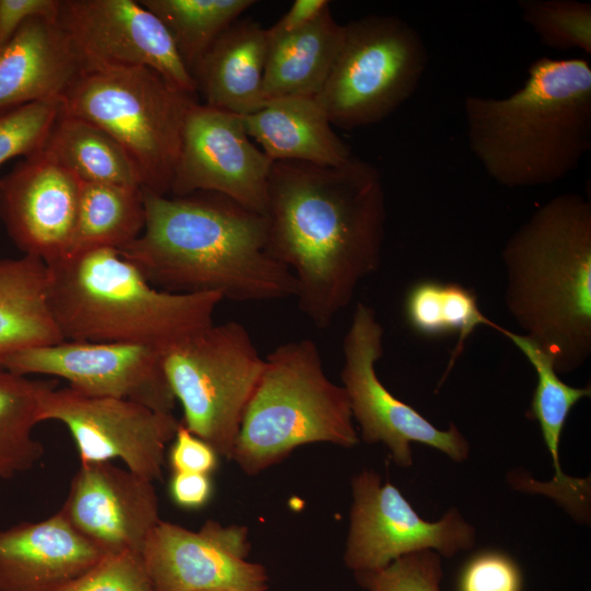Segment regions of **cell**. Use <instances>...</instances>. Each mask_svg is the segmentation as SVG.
I'll use <instances>...</instances> for the list:
<instances>
[{
  "label": "cell",
  "mask_w": 591,
  "mask_h": 591,
  "mask_svg": "<svg viewBox=\"0 0 591 591\" xmlns=\"http://www.w3.org/2000/svg\"><path fill=\"white\" fill-rule=\"evenodd\" d=\"M327 0H296L288 11L267 30L268 42L296 34L313 23L325 9Z\"/></svg>",
  "instance_id": "obj_39"
},
{
  "label": "cell",
  "mask_w": 591,
  "mask_h": 591,
  "mask_svg": "<svg viewBox=\"0 0 591 591\" xmlns=\"http://www.w3.org/2000/svg\"><path fill=\"white\" fill-rule=\"evenodd\" d=\"M62 111L61 99L33 102L0 111V166L44 149Z\"/></svg>",
  "instance_id": "obj_32"
},
{
  "label": "cell",
  "mask_w": 591,
  "mask_h": 591,
  "mask_svg": "<svg viewBox=\"0 0 591 591\" xmlns=\"http://www.w3.org/2000/svg\"><path fill=\"white\" fill-rule=\"evenodd\" d=\"M58 22L84 71L148 67L194 95L196 81L165 25L136 0H61Z\"/></svg>",
  "instance_id": "obj_14"
},
{
  "label": "cell",
  "mask_w": 591,
  "mask_h": 591,
  "mask_svg": "<svg viewBox=\"0 0 591 591\" xmlns=\"http://www.w3.org/2000/svg\"><path fill=\"white\" fill-rule=\"evenodd\" d=\"M165 25L190 71L253 0H139Z\"/></svg>",
  "instance_id": "obj_30"
},
{
  "label": "cell",
  "mask_w": 591,
  "mask_h": 591,
  "mask_svg": "<svg viewBox=\"0 0 591 591\" xmlns=\"http://www.w3.org/2000/svg\"><path fill=\"white\" fill-rule=\"evenodd\" d=\"M264 216L267 251L296 280L300 311L327 328L375 273L385 236L382 177L368 161L273 162Z\"/></svg>",
  "instance_id": "obj_1"
},
{
  "label": "cell",
  "mask_w": 591,
  "mask_h": 591,
  "mask_svg": "<svg viewBox=\"0 0 591 591\" xmlns=\"http://www.w3.org/2000/svg\"><path fill=\"white\" fill-rule=\"evenodd\" d=\"M84 67L58 18H33L0 48V111L61 99Z\"/></svg>",
  "instance_id": "obj_20"
},
{
  "label": "cell",
  "mask_w": 591,
  "mask_h": 591,
  "mask_svg": "<svg viewBox=\"0 0 591 591\" xmlns=\"http://www.w3.org/2000/svg\"><path fill=\"white\" fill-rule=\"evenodd\" d=\"M468 147L487 175L507 188L556 183L591 149V67L584 58L535 59L505 97L463 102Z\"/></svg>",
  "instance_id": "obj_3"
},
{
  "label": "cell",
  "mask_w": 591,
  "mask_h": 591,
  "mask_svg": "<svg viewBox=\"0 0 591 591\" xmlns=\"http://www.w3.org/2000/svg\"><path fill=\"white\" fill-rule=\"evenodd\" d=\"M142 193L143 230L119 251L153 286L237 302L296 296L292 274L267 251L264 215L212 192Z\"/></svg>",
  "instance_id": "obj_2"
},
{
  "label": "cell",
  "mask_w": 591,
  "mask_h": 591,
  "mask_svg": "<svg viewBox=\"0 0 591 591\" xmlns=\"http://www.w3.org/2000/svg\"><path fill=\"white\" fill-rule=\"evenodd\" d=\"M218 456L209 443L179 422L169 453V462L173 473L210 475L218 465Z\"/></svg>",
  "instance_id": "obj_36"
},
{
  "label": "cell",
  "mask_w": 591,
  "mask_h": 591,
  "mask_svg": "<svg viewBox=\"0 0 591 591\" xmlns=\"http://www.w3.org/2000/svg\"><path fill=\"white\" fill-rule=\"evenodd\" d=\"M59 511L105 555L141 554L161 521L153 482L111 462L81 464Z\"/></svg>",
  "instance_id": "obj_17"
},
{
  "label": "cell",
  "mask_w": 591,
  "mask_h": 591,
  "mask_svg": "<svg viewBox=\"0 0 591 591\" xmlns=\"http://www.w3.org/2000/svg\"><path fill=\"white\" fill-rule=\"evenodd\" d=\"M368 591H441V559L433 551L405 555L389 566L355 573Z\"/></svg>",
  "instance_id": "obj_33"
},
{
  "label": "cell",
  "mask_w": 591,
  "mask_h": 591,
  "mask_svg": "<svg viewBox=\"0 0 591 591\" xmlns=\"http://www.w3.org/2000/svg\"><path fill=\"white\" fill-rule=\"evenodd\" d=\"M47 384L0 368V479L30 471L44 455L34 428Z\"/></svg>",
  "instance_id": "obj_29"
},
{
  "label": "cell",
  "mask_w": 591,
  "mask_h": 591,
  "mask_svg": "<svg viewBox=\"0 0 591 591\" xmlns=\"http://www.w3.org/2000/svg\"><path fill=\"white\" fill-rule=\"evenodd\" d=\"M172 393L190 432L232 459L246 406L264 369L244 325H210L162 352Z\"/></svg>",
  "instance_id": "obj_9"
},
{
  "label": "cell",
  "mask_w": 591,
  "mask_h": 591,
  "mask_svg": "<svg viewBox=\"0 0 591 591\" xmlns=\"http://www.w3.org/2000/svg\"><path fill=\"white\" fill-rule=\"evenodd\" d=\"M44 150L82 183L142 188L139 171L126 150L105 130L85 119L61 111Z\"/></svg>",
  "instance_id": "obj_26"
},
{
  "label": "cell",
  "mask_w": 591,
  "mask_h": 591,
  "mask_svg": "<svg viewBox=\"0 0 591 591\" xmlns=\"http://www.w3.org/2000/svg\"><path fill=\"white\" fill-rule=\"evenodd\" d=\"M39 418L68 429L81 464L117 459L151 482L161 479L165 448L181 422L173 413L123 398L88 396L49 383L40 394Z\"/></svg>",
  "instance_id": "obj_11"
},
{
  "label": "cell",
  "mask_w": 591,
  "mask_h": 591,
  "mask_svg": "<svg viewBox=\"0 0 591 591\" xmlns=\"http://www.w3.org/2000/svg\"><path fill=\"white\" fill-rule=\"evenodd\" d=\"M61 0H0V48L33 18H58Z\"/></svg>",
  "instance_id": "obj_37"
},
{
  "label": "cell",
  "mask_w": 591,
  "mask_h": 591,
  "mask_svg": "<svg viewBox=\"0 0 591 591\" xmlns=\"http://www.w3.org/2000/svg\"><path fill=\"white\" fill-rule=\"evenodd\" d=\"M383 334L374 309L357 303L343 340L340 376L362 439L368 443L383 442L394 463L404 467L413 464L410 442L434 448L453 461H464L470 444L454 425L448 430L438 429L380 381L375 364L383 356Z\"/></svg>",
  "instance_id": "obj_10"
},
{
  "label": "cell",
  "mask_w": 591,
  "mask_h": 591,
  "mask_svg": "<svg viewBox=\"0 0 591 591\" xmlns=\"http://www.w3.org/2000/svg\"><path fill=\"white\" fill-rule=\"evenodd\" d=\"M521 16L551 49L591 54V4L577 0H521Z\"/></svg>",
  "instance_id": "obj_31"
},
{
  "label": "cell",
  "mask_w": 591,
  "mask_h": 591,
  "mask_svg": "<svg viewBox=\"0 0 591 591\" xmlns=\"http://www.w3.org/2000/svg\"><path fill=\"white\" fill-rule=\"evenodd\" d=\"M247 533L213 520L199 531L161 520L141 552L154 591H266L265 567L247 560Z\"/></svg>",
  "instance_id": "obj_16"
},
{
  "label": "cell",
  "mask_w": 591,
  "mask_h": 591,
  "mask_svg": "<svg viewBox=\"0 0 591 591\" xmlns=\"http://www.w3.org/2000/svg\"><path fill=\"white\" fill-rule=\"evenodd\" d=\"M141 187L82 183L72 239L65 256L94 248L120 250L144 227Z\"/></svg>",
  "instance_id": "obj_27"
},
{
  "label": "cell",
  "mask_w": 591,
  "mask_h": 591,
  "mask_svg": "<svg viewBox=\"0 0 591 591\" xmlns=\"http://www.w3.org/2000/svg\"><path fill=\"white\" fill-rule=\"evenodd\" d=\"M170 496L175 505L184 509H199L207 505L212 494L209 475L198 473H173Z\"/></svg>",
  "instance_id": "obj_38"
},
{
  "label": "cell",
  "mask_w": 591,
  "mask_h": 591,
  "mask_svg": "<svg viewBox=\"0 0 591 591\" xmlns=\"http://www.w3.org/2000/svg\"><path fill=\"white\" fill-rule=\"evenodd\" d=\"M46 265L50 311L65 340L132 343L163 352L212 325L223 301L219 293L159 289L116 248Z\"/></svg>",
  "instance_id": "obj_5"
},
{
  "label": "cell",
  "mask_w": 591,
  "mask_h": 591,
  "mask_svg": "<svg viewBox=\"0 0 591 591\" xmlns=\"http://www.w3.org/2000/svg\"><path fill=\"white\" fill-rule=\"evenodd\" d=\"M0 368L25 376H57L78 393L128 399L158 412L173 413L176 404L162 351L147 345L62 340L18 351Z\"/></svg>",
  "instance_id": "obj_13"
},
{
  "label": "cell",
  "mask_w": 591,
  "mask_h": 591,
  "mask_svg": "<svg viewBox=\"0 0 591 591\" xmlns=\"http://www.w3.org/2000/svg\"><path fill=\"white\" fill-rule=\"evenodd\" d=\"M271 165L252 142L242 116L195 102L186 115L170 193H218L264 215Z\"/></svg>",
  "instance_id": "obj_15"
},
{
  "label": "cell",
  "mask_w": 591,
  "mask_h": 591,
  "mask_svg": "<svg viewBox=\"0 0 591 591\" xmlns=\"http://www.w3.org/2000/svg\"><path fill=\"white\" fill-rule=\"evenodd\" d=\"M354 502L344 561L356 572L374 571L405 555L433 551L445 557L470 549L475 530L456 509L437 522L420 518L397 487L373 471L351 482Z\"/></svg>",
  "instance_id": "obj_12"
},
{
  "label": "cell",
  "mask_w": 591,
  "mask_h": 591,
  "mask_svg": "<svg viewBox=\"0 0 591 591\" xmlns=\"http://www.w3.org/2000/svg\"><path fill=\"white\" fill-rule=\"evenodd\" d=\"M268 46L267 30L256 21L231 24L192 72L204 104L239 116L260 108Z\"/></svg>",
  "instance_id": "obj_21"
},
{
  "label": "cell",
  "mask_w": 591,
  "mask_h": 591,
  "mask_svg": "<svg viewBox=\"0 0 591 591\" xmlns=\"http://www.w3.org/2000/svg\"><path fill=\"white\" fill-rule=\"evenodd\" d=\"M205 591H231V590H205Z\"/></svg>",
  "instance_id": "obj_40"
},
{
  "label": "cell",
  "mask_w": 591,
  "mask_h": 591,
  "mask_svg": "<svg viewBox=\"0 0 591 591\" xmlns=\"http://www.w3.org/2000/svg\"><path fill=\"white\" fill-rule=\"evenodd\" d=\"M522 573L507 554L485 551L474 555L459 578V591H521Z\"/></svg>",
  "instance_id": "obj_35"
},
{
  "label": "cell",
  "mask_w": 591,
  "mask_h": 591,
  "mask_svg": "<svg viewBox=\"0 0 591 591\" xmlns=\"http://www.w3.org/2000/svg\"><path fill=\"white\" fill-rule=\"evenodd\" d=\"M57 591H154L141 554L104 555L93 567Z\"/></svg>",
  "instance_id": "obj_34"
},
{
  "label": "cell",
  "mask_w": 591,
  "mask_h": 591,
  "mask_svg": "<svg viewBox=\"0 0 591 591\" xmlns=\"http://www.w3.org/2000/svg\"><path fill=\"white\" fill-rule=\"evenodd\" d=\"M403 313L410 329L421 337L440 338L457 334L443 379L478 326L485 325L497 332L501 328L484 315L474 290L457 282L422 279L413 283L405 294Z\"/></svg>",
  "instance_id": "obj_28"
},
{
  "label": "cell",
  "mask_w": 591,
  "mask_h": 591,
  "mask_svg": "<svg viewBox=\"0 0 591 591\" xmlns=\"http://www.w3.org/2000/svg\"><path fill=\"white\" fill-rule=\"evenodd\" d=\"M105 554L57 511L0 530V591H57Z\"/></svg>",
  "instance_id": "obj_19"
},
{
  "label": "cell",
  "mask_w": 591,
  "mask_h": 591,
  "mask_svg": "<svg viewBox=\"0 0 591 591\" xmlns=\"http://www.w3.org/2000/svg\"><path fill=\"white\" fill-rule=\"evenodd\" d=\"M429 56L420 34L390 14L343 24L339 48L317 95L333 126L352 130L376 124L417 90Z\"/></svg>",
  "instance_id": "obj_8"
},
{
  "label": "cell",
  "mask_w": 591,
  "mask_h": 591,
  "mask_svg": "<svg viewBox=\"0 0 591 591\" xmlns=\"http://www.w3.org/2000/svg\"><path fill=\"white\" fill-rule=\"evenodd\" d=\"M343 24L331 10L302 31L269 42L264 102L283 96H317L340 45Z\"/></svg>",
  "instance_id": "obj_24"
},
{
  "label": "cell",
  "mask_w": 591,
  "mask_h": 591,
  "mask_svg": "<svg viewBox=\"0 0 591 591\" xmlns=\"http://www.w3.org/2000/svg\"><path fill=\"white\" fill-rule=\"evenodd\" d=\"M81 182L44 149L0 177V218L23 255L63 257L74 230Z\"/></svg>",
  "instance_id": "obj_18"
},
{
  "label": "cell",
  "mask_w": 591,
  "mask_h": 591,
  "mask_svg": "<svg viewBox=\"0 0 591 591\" xmlns=\"http://www.w3.org/2000/svg\"><path fill=\"white\" fill-rule=\"evenodd\" d=\"M500 334L507 337L528 359L537 374L530 414L541 427L544 442L551 453L555 467V480L551 483L552 496L569 506L571 511L586 503V490L581 482L567 477L559 463V442L566 420L572 407L583 397L591 395L590 386L575 387L558 375L553 359L532 339L523 334L501 327Z\"/></svg>",
  "instance_id": "obj_25"
},
{
  "label": "cell",
  "mask_w": 591,
  "mask_h": 591,
  "mask_svg": "<svg viewBox=\"0 0 591 591\" xmlns=\"http://www.w3.org/2000/svg\"><path fill=\"white\" fill-rule=\"evenodd\" d=\"M245 129L273 161L339 165L352 154L336 134L317 96H283L266 101L242 116Z\"/></svg>",
  "instance_id": "obj_22"
},
{
  "label": "cell",
  "mask_w": 591,
  "mask_h": 591,
  "mask_svg": "<svg viewBox=\"0 0 591 591\" xmlns=\"http://www.w3.org/2000/svg\"><path fill=\"white\" fill-rule=\"evenodd\" d=\"M264 360L231 459L243 472H263L309 443H358L346 391L327 378L312 339L281 344Z\"/></svg>",
  "instance_id": "obj_6"
},
{
  "label": "cell",
  "mask_w": 591,
  "mask_h": 591,
  "mask_svg": "<svg viewBox=\"0 0 591 591\" xmlns=\"http://www.w3.org/2000/svg\"><path fill=\"white\" fill-rule=\"evenodd\" d=\"M62 112L111 135L136 164L142 188L167 195L195 102L148 67L84 71L61 97Z\"/></svg>",
  "instance_id": "obj_7"
},
{
  "label": "cell",
  "mask_w": 591,
  "mask_h": 591,
  "mask_svg": "<svg viewBox=\"0 0 591 591\" xmlns=\"http://www.w3.org/2000/svg\"><path fill=\"white\" fill-rule=\"evenodd\" d=\"M501 258L505 304L522 334L554 361L558 374L591 356V202L555 196L508 239Z\"/></svg>",
  "instance_id": "obj_4"
},
{
  "label": "cell",
  "mask_w": 591,
  "mask_h": 591,
  "mask_svg": "<svg viewBox=\"0 0 591 591\" xmlns=\"http://www.w3.org/2000/svg\"><path fill=\"white\" fill-rule=\"evenodd\" d=\"M48 289V268L40 258L0 259V363L18 351L65 340Z\"/></svg>",
  "instance_id": "obj_23"
}]
</instances>
